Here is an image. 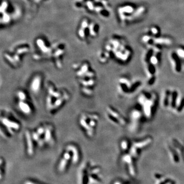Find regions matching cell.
<instances>
[{"instance_id":"6da1fadb","label":"cell","mask_w":184,"mask_h":184,"mask_svg":"<svg viewBox=\"0 0 184 184\" xmlns=\"http://www.w3.org/2000/svg\"><path fill=\"white\" fill-rule=\"evenodd\" d=\"M99 26L94 21L89 18L81 20L77 29V35L83 42H88L98 35Z\"/></svg>"},{"instance_id":"7a4b0ae2","label":"cell","mask_w":184,"mask_h":184,"mask_svg":"<svg viewBox=\"0 0 184 184\" xmlns=\"http://www.w3.org/2000/svg\"><path fill=\"white\" fill-rule=\"evenodd\" d=\"M107 0H76L77 8L100 16L107 15Z\"/></svg>"},{"instance_id":"3957f363","label":"cell","mask_w":184,"mask_h":184,"mask_svg":"<svg viewBox=\"0 0 184 184\" xmlns=\"http://www.w3.org/2000/svg\"><path fill=\"white\" fill-rule=\"evenodd\" d=\"M9 0H2L1 5V26H7L20 17V11Z\"/></svg>"},{"instance_id":"277c9868","label":"cell","mask_w":184,"mask_h":184,"mask_svg":"<svg viewBox=\"0 0 184 184\" xmlns=\"http://www.w3.org/2000/svg\"><path fill=\"white\" fill-rule=\"evenodd\" d=\"M157 101V97L154 93H143L139 97V103L142 106L143 113L148 118L152 116Z\"/></svg>"},{"instance_id":"5b68a950","label":"cell","mask_w":184,"mask_h":184,"mask_svg":"<svg viewBox=\"0 0 184 184\" xmlns=\"http://www.w3.org/2000/svg\"><path fill=\"white\" fill-rule=\"evenodd\" d=\"M107 115L108 118L115 124L120 125H124L126 124L125 118L117 111L113 107L107 108Z\"/></svg>"},{"instance_id":"8992f818","label":"cell","mask_w":184,"mask_h":184,"mask_svg":"<svg viewBox=\"0 0 184 184\" xmlns=\"http://www.w3.org/2000/svg\"><path fill=\"white\" fill-rule=\"evenodd\" d=\"M1 122L11 134H14L20 129V125L19 123L6 117H2Z\"/></svg>"},{"instance_id":"52a82bcc","label":"cell","mask_w":184,"mask_h":184,"mask_svg":"<svg viewBox=\"0 0 184 184\" xmlns=\"http://www.w3.org/2000/svg\"><path fill=\"white\" fill-rule=\"evenodd\" d=\"M42 85V77L40 75L33 77L30 84V89L32 92L36 94L40 92Z\"/></svg>"},{"instance_id":"ba28073f","label":"cell","mask_w":184,"mask_h":184,"mask_svg":"<svg viewBox=\"0 0 184 184\" xmlns=\"http://www.w3.org/2000/svg\"><path fill=\"white\" fill-rule=\"evenodd\" d=\"M132 84L130 81L125 78H122L119 80V90L123 93H130Z\"/></svg>"},{"instance_id":"9c48e42d","label":"cell","mask_w":184,"mask_h":184,"mask_svg":"<svg viewBox=\"0 0 184 184\" xmlns=\"http://www.w3.org/2000/svg\"><path fill=\"white\" fill-rule=\"evenodd\" d=\"M18 108L22 113L28 115L32 113V108L30 105L26 101H19Z\"/></svg>"},{"instance_id":"30bf717a","label":"cell","mask_w":184,"mask_h":184,"mask_svg":"<svg viewBox=\"0 0 184 184\" xmlns=\"http://www.w3.org/2000/svg\"><path fill=\"white\" fill-rule=\"evenodd\" d=\"M27 145V152L29 155L32 156L33 154V139L30 132L27 131L26 133Z\"/></svg>"},{"instance_id":"8fae6325","label":"cell","mask_w":184,"mask_h":184,"mask_svg":"<svg viewBox=\"0 0 184 184\" xmlns=\"http://www.w3.org/2000/svg\"><path fill=\"white\" fill-rule=\"evenodd\" d=\"M67 150L70 151L72 154V162L73 163H76L79 160V152L76 146L73 145H70L67 147Z\"/></svg>"},{"instance_id":"7c38bea8","label":"cell","mask_w":184,"mask_h":184,"mask_svg":"<svg viewBox=\"0 0 184 184\" xmlns=\"http://www.w3.org/2000/svg\"><path fill=\"white\" fill-rule=\"evenodd\" d=\"M179 59L180 58L178 57L177 55H176V57H174V55H171V60L172 65L173 66L174 70L176 73L181 72L182 71V66Z\"/></svg>"},{"instance_id":"4fadbf2b","label":"cell","mask_w":184,"mask_h":184,"mask_svg":"<svg viewBox=\"0 0 184 184\" xmlns=\"http://www.w3.org/2000/svg\"><path fill=\"white\" fill-rule=\"evenodd\" d=\"M52 127L50 126H46V130L44 134V140L47 143L50 144L53 140Z\"/></svg>"},{"instance_id":"5bb4252c","label":"cell","mask_w":184,"mask_h":184,"mask_svg":"<svg viewBox=\"0 0 184 184\" xmlns=\"http://www.w3.org/2000/svg\"><path fill=\"white\" fill-rule=\"evenodd\" d=\"M170 93H171V91H170L169 90H166L163 94L162 97V104L164 107H169Z\"/></svg>"},{"instance_id":"9a60e30c","label":"cell","mask_w":184,"mask_h":184,"mask_svg":"<svg viewBox=\"0 0 184 184\" xmlns=\"http://www.w3.org/2000/svg\"><path fill=\"white\" fill-rule=\"evenodd\" d=\"M16 96L18 98V101H26V94L23 91L20 90L16 92Z\"/></svg>"},{"instance_id":"2e32d148","label":"cell","mask_w":184,"mask_h":184,"mask_svg":"<svg viewBox=\"0 0 184 184\" xmlns=\"http://www.w3.org/2000/svg\"><path fill=\"white\" fill-rule=\"evenodd\" d=\"M69 160H67L66 159L64 158L61 159L59 165V170L60 171H63L66 168V166L68 163Z\"/></svg>"},{"instance_id":"e0dca14e","label":"cell","mask_w":184,"mask_h":184,"mask_svg":"<svg viewBox=\"0 0 184 184\" xmlns=\"http://www.w3.org/2000/svg\"><path fill=\"white\" fill-rule=\"evenodd\" d=\"M129 146V143L127 140H123L121 143V147L123 150H126Z\"/></svg>"},{"instance_id":"ac0fdd59","label":"cell","mask_w":184,"mask_h":184,"mask_svg":"<svg viewBox=\"0 0 184 184\" xmlns=\"http://www.w3.org/2000/svg\"><path fill=\"white\" fill-rule=\"evenodd\" d=\"M176 55L181 59L184 60V50L183 49H178L176 51Z\"/></svg>"},{"instance_id":"d6986e66","label":"cell","mask_w":184,"mask_h":184,"mask_svg":"<svg viewBox=\"0 0 184 184\" xmlns=\"http://www.w3.org/2000/svg\"><path fill=\"white\" fill-rule=\"evenodd\" d=\"M99 171H100V170H99V168H95L94 169H93L91 172V173H94V174H96V173H98L99 172Z\"/></svg>"},{"instance_id":"ffe728a7","label":"cell","mask_w":184,"mask_h":184,"mask_svg":"<svg viewBox=\"0 0 184 184\" xmlns=\"http://www.w3.org/2000/svg\"><path fill=\"white\" fill-rule=\"evenodd\" d=\"M24 184H36L34 182H30V181H27V182H25Z\"/></svg>"}]
</instances>
